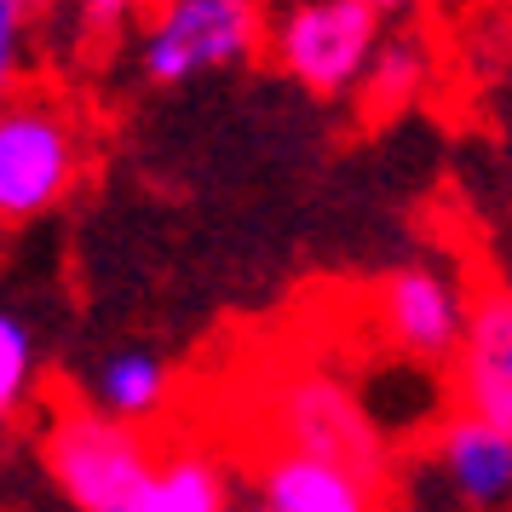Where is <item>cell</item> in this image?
Instances as JSON below:
<instances>
[{
    "mask_svg": "<svg viewBox=\"0 0 512 512\" xmlns=\"http://www.w3.org/2000/svg\"><path fill=\"white\" fill-rule=\"evenodd\" d=\"M41 461L75 512H133L139 489L156 472L150 443L127 420L104 415L98 403L52 409L47 432H41Z\"/></svg>",
    "mask_w": 512,
    "mask_h": 512,
    "instance_id": "cell-1",
    "label": "cell"
},
{
    "mask_svg": "<svg viewBox=\"0 0 512 512\" xmlns=\"http://www.w3.org/2000/svg\"><path fill=\"white\" fill-rule=\"evenodd\" d=\"M380 41V12L369 0H288L271 24V52L282 75H294L305 93L340 98L363 87Z\"/></svg>",
    "mask_w": 512,
    "mask_h": 512,
    "instance_id": "cell-2",
    "label": "cell"
},
{
    "mask_svg": "<svg viewBox=\"0 0 512 512\" xmlns=\"http://www.w3.org/2000/svg\"><path fill=\"white\" fill-rule=\"evenodd\" d=\"M265 41V6L259 0H167L156 24L144 29V75L179 87L208 70H231L254 58Z\"/></svg>",
    "mask_w": 512,
    "mask_h": 512,
    "instance_id": "cell-3",
    "label": "cell"
},
{
    "mask_svg": "<svg viewBox=\"0 0 512 512\" xmlns=\"http://www.w3.org/2000/svg\"><path fill=\"white\" fill-rule=\"evenodd\" d=\"M81 139L52 98H12L0 116V219L18 225L58 208L75 185Z\"/></svg>",
    "mask_w": 512,
    "mask_h": 512,
    "instance_id": "cell-4",
    "label": "cell"
},
{
    "mask_svg": "<svg viewBox=\"0 0 512 512\" xmlns=\"http://www.w3.org/2000/svg\"><path fill=\"white\" fill-rule=\"evenodd\" d=\"M277 438L282 449H300L317 461H340L369 484H386L392 449L380 438V426L363 415V403L334 380V374H288L277 386Z\"/></svg>",
    "mask_w": 512,
    "mask_h": 512,
    "instance_id": "cell-5",
    "label": "cell"
},
{
    "mask_svg": "<svg viewBox=\"0 0 512 512\" xmlns=\"http://www.w3.org/2000/svg\"><path fill=\"white\" fill-rule=\"evenodd\" d=\"M466 317H472V305L461 300L455 277L438 271V265H403L380 282V328L415 363L461 357Z\"/></svg>",
    "mask_w": 512,
    "mask_h": 512,
    "instance_id": "cell-6",
    "label": "cell"
},
{
    "mask_svg": "<svg viewBox=\"0 0 512 512\" xmlns=\"http://www.w3.org/2000/svg\"><path fill=\"white\" fill-rule=\"evenodd\" d=\"M455 397H461V415H478L489 426L512 432V288L507 282H495L472 300L461 357H455Z\"/></svg>",
    "mask_w": 512,
    "mask_h": 512,
    "instance_id": "cell-7",
    "label": "cell"
},
{
    "mask_svg": "<svg viewBox=\"0 0 512 512\" xmlns=\"http://www.w3.org/2000/svg\"><path fill=\"white\" fill-rule=\"evenodd\" d=\"M259 501L271 512H380V484L357 478L340 461L277 449L259 466Z\"/></svg>",
    "mask_w": 512,
    "mask_h": 512,
    "instance_id": "cell-8",
    "label": "cell"
},
{
    "mask_svg": "<svg viewBox=\"0 0 512 512\" xmlns=\"http://www.w3.org/2000/svg\"><path fill=\"white\" fill-rule=\"evenodd\" d=\"M438 466L466 507H507L512 501V432L478 415H449L438 432Z\"/></svg>",
    "mask_w": 512,
    "mask_h": 512,
    "instance_id": "cell-9",
    "label": "cell"
},
{
    "mask_svg": "<svg viewBox=\"0 0 512 512\" xmlns=\"http://www.w3.org/2000/svg\"><path fill=\"white\" fill-rule=\"evenodd\" d=\"M167 392H173V374L150 346H116L110 357H98L93 369V403L104 415L127 420V426L162 415Z\"/></svg>",
    "mask_w": 512,
    "mask_h": 512,
    "instance_id": "cell-10",
    "label": "cell"
},
{
    "mask_svg": "<svg viewBox=\"0 0 512 512\" xmlns=\"http://www.w3.org/2000/svg\"><path fill=\"white\" fill-rule=\"evenodd\" d=\"M133 512H236L225 466L213 461L208 449H167L150 484L139 489Z\"/></svg>",
    "mask_w": 512,
    "mask_h": 512,
    "instance_id": "cell-11",
    "label": "cell"
},
{
    "mask_svg": "<svg viewBox=\"0 0 512 512\" xmlns=\"http://www.w3.org/2000/svg\"><path fill=\"white\" fill-rule=\"evenodd\" d=\"M420 87H426V52L415 41H386V47L374 52L357 98H363V116L369 121H386L397 110H409L420 98Z\"/></svg>",
    "mask_w": 512,
    "mask_h": 512,
    "instance_id": "cell-12",
    "label": "cell"
},
{
    "mask_svg": "<svg viewBox=\"0 0 512 512\" xmlns=\"http://www.w3.org/2000/svg\"><path fill=\"white\" fill-rule=\"evenodd\" d=\"M29 380H35V334L18 311H6L0 317V415H18Z\"/></svg>",
    "mask_w": 512,
    "mask_h": 512,
    "instance_id": "cell-13",
    "label": "cell"
},
{
    "mask_svg": "<svg viewBox=\"0 0 512 512\" xmlns=\"http://www.w3.org/2000/svg\"><path fill=\"white\" fill-rule=\"evenodd\" d=\"M52 0H0V70H12L18 64V29L29 18H41Z\"/></svg>",
    "mask_w": 512,
    "mask_h": 512,
    "instance_id": "cell-14",
    "label": "cell"
},
{
    "mask_svg": "<svg viewBox=\"0 0 512 512\" xmlns=\"http://www.w3.org/2000/svg\"><path fill=\"white\" fill-rule=\"evenodd\" d=\"M133 12V0H81V29L87 35H116Z\"/></svg>",
    "mask_w": 512,
    "mask_h": 512,
    "instance_id": "cell-15",
    "label": "cell"
},
{
    "mask_svg": "<svg viewBox=\"0 0 512 512\" xmlns=\"http://www.w3.org/2000/svg\"><path fill=\"white\" fill-rule=\"evenodd\" d=\"M374 12H397V6H403V0H369Z\"/></svg>",
    "mask_w": 512,
    "mask_h": 512,
    "instance_id": "cell-16",
    "label": "cell"
},
{
    "mask_svg": "<svg viewBox=\"0 0 512 512\" xmlns=\"http://www.w3.org/2000/svg\"><path fill=\"white\" fill-rule=\"evenodd\" d=\"M236 512H271V507H265V501H248V507H236Z\"/></svg>",
    "mask_w": 512,
    "mask_h": 512,
    "instance_id": "cell-17",
    "label": "cell"
}]
</instances>
